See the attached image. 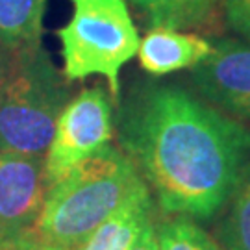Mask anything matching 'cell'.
<instances>
[{
    "instance_id": "1",
    "label": "cell",
    "mask_w": 250,
    "mask_h": 250,
    "mask_svg": "<svg viewBox=\"0 0 250 250\" xmlns=\"http://www.w3.org/2000/svg\"><path fill=\"white\" fill-rule=\"evenodd\" d=\"M119 139L169 213L211 219L250 172L249 130L180 87L130 97Z\"/></svg>"
},
{
    "instance_id": "2",
    "label": "cell",
    "mask_w": 250,
    "mask_h": 250,
    "mask_svg": "<svg viewBox=\"0 0 250 250\" xmlns=\"http://www.w3.org/2000/svg\"><path fill=\"white\" fill-rule=\"evenodd\" d=\"M126 154L107 145L46 189L39 247L76 250L141 182Z\"/></svg>"
},
{
    "instance_id": "3",
    "label": "cell",
    "mask_w": 250,
    "mask_h": 250,
    "mask_svg": "<svg viewBox=\"0 0 250 250\" xmlns=\"http://www.w3.org/2000/svg\"><path fill=\"white\" fill-rule=\"evenodd\" d=\"M69 100L71 82L41 43L9 50L0 87V152L45 158Z\"/></svg>"
},
{
    "instance_id": "4",
    "label": "cell",
    "mask_w": 250,
    "mask_h": 250,
    "mask_svg": "<svg viewBox=\"0 0 250 250\" xmlns=\"http://www.w3.org/2000/svg\"><path fill=\"white\" fill-rule=\"evenodd\" d=\"M72 17L56 34L63 76L69 82L104 76L111 99H121V69L137 54L139 34L126 0H71Z\"/></svg>"
},
{
    "instance_id": "5",
    "label": "cell",
    "mask_w": 250,
    "mask_h": 250,
    "mask_svg": "<svg viewBox=\"0 0 250 250\" xmlns=\"http://www.w3.org/2000/svg\"><path fill=\"white\" fill-rule=\"evenodd\" d=\"M113 135L111 100L102 87L80 91L56 123L45 154V178L50 188L78 163L109 145Z\"/></svg>"
},
{
    "instance_id": "6",
    "label": "cell",
    "mask_w": 250,
    "mask_h": 250,
    "mask_svg": "<svg viewBox=\"0 0 250 250\" xmlns=\"http://www.w3.org/2000/svg\"><path fill=\"white\" fill-rule=\"evenodd\" d=\"M45 158L0 152V250H37L46 197Z\"/></svg>"
},
{
    "instance_id": "7",
    "label": "cell",
    "mask_w": 250,
    "mask_h": 250,
    "mask_svg": "<svg viewBox=\"0 0 250 250\" xmlns=\"http://www.w3.org/2000/svg\"><path fill=\"white\" fill-rule=\"evenodd\" d=\"M211 54L193 67V82L215 106L250 119V43L217 39Z\"/></svg>"
},
{
    "instance_id": "8",
    "label": "cell",
    "mask_w": 250,
    "mask_h": 250,
    "mask_svg": "<svg viewBox=\"0 0 250 250\" xmlns=\"http://www.w3.org/2000/svg\"><path fill=\"white\" fill-rule=\"evenodd\" d=\"M213 50V45L198 37L170 28H152L139 41L137 56L146 72L165 76L170 72L197 67Z\"/></svg>"
},
{
    "instance_id": "9",
    "label": "cell",
    "mask_w": 250,
    "mask_h": 250,
    "mask_svg": "<svg viewBox=\"0 0 250 250\" xmlns=\"http://www.w3.org/2000/svg\"><path fill=\"white\" fill-rule=\"evenodd\" d=\"M152 221V198L143 180L126 200L76 250H128L143 226Z\"/></svg>"
},
{
    "instance_id": "10",
    "label": "cell",
    "mask_w": 250,
    "mask_h": 250,
    "mask_svg": "<svg viewBox=\"0 0 250 250\" xmlns=\"http://www.w3.org/2000/svg\"><path fill=\"white\" fill-rule=\"evenodd\" d=\"M154 28L215 30L221 19V0H132Z\"/></svg>"
},
{
    "instance_id": "11",
    "label": "cell",
    "mask_w": 250,
    "mask_h": 250,
    "mask_svg": "<svg viewBox=\"0 0 250 250\" xmlns=\"http://www.w3.org/2000/svg\"><path fill=\"white\" fill-rule=\"evenodd\" d=\"M46 0H0V46L19 50L41 43Z\"/></svg>"
},
{
    "instance_id": "12",
    "label": "cell",
    "mask_w": 250,
    "mask_h": 250,
    "mask_svg": "<svg viewBox=\"0 0 250 250\" xmlns=\"http://www.w3.org/2000/svg\"><path fill=\"white\" fill-rule=\"evenodd\" d=\"M228 200L230 208L221 228L223 250H250V172Z\"/></svg>"
},
{
    "instance_id": "13",
    "label": "cell",
    "mask_w": 250,
    "mask_h": 250,
    "mask_svg": "<svg viewBox=\"0 0 250 250\" xmlns=\"http://www.w3.org/2000/svg\"><path fill=\"white\" fill-rule=\"evenodd\" d=\"M158 241L160 250H221L219 245L188 217L160 224Z\"/></svg>"
},
{
    "instance_id": "14",
    "label": "cell",
    "mask_w": 250,
    "mask_h": 250,
    "mask_svg": "<svg viewBox=\"0 0 250 250\" xmlns=\"http://www.w3.org/2000/svg\"><path fill=\"white\" fill-rule=\"evenodd\" d=\"M226 22L237 32L250 39V0H223Z\"/></svg>"
},
{
    "instance_id": "15",
    "label": "cell",
    "mask_w": 250,
    "mask_h": 250,
    "mask_svg": "<svg viewBox=\"0 0 250 250\" xmlns=\"http://www.w3.org/2000/svg\"><path fill=\"white\" fill-rule=\"evenodd\" d=\"M128 250H160L158 228L152 224V221L146 226H143V230L137 233V237L132 241Z\"/></svg>"
},
{
    "instance_id": "16",
    "label": "cell",
    "mask_w": 250,
    "mask_h": 250,
    "mask_svg": "<svg viewBox=\"0 0 250 250\" xmlns=\"http://www.w3.org/2000/svg\"><path fill=\"white\" fill-rule=\"evenodd\" d=\"M8 60H9V50L0 46V87H2V80H4V74H6Z\"/></svg>"
},
{
    "instance_id": "17",
    "label": "cell",
    "mask_w": 250,
    "mask_h": 250,
    "mask_svg": "<svg viewBox=\"0 0 250 250\" xmlns=\"http://www.w3.org/2000/svg\"><path fill=\"white\" fill-rule=\"evenodd\" d=\"M37 250H65V249H58V247H41V249Z\"/></svg>"
}]
</instances>
